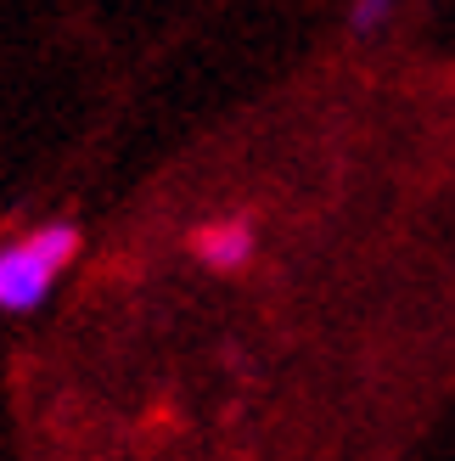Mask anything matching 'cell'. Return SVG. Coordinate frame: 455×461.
Instances as JSON below:
<instances>
[{"instance_id": "7a4b0ae2", "label": "cell", "mask_w": 455, "mask_h": 461, "mask_svg": "<svg viewBox=\"0 0 455 461\" xmlns=\"http://www.w3.org/2000/svg\"><path fill=\"white\" fill-rule=\"evenodd\" d=\"M197 259L209 270H242L254 259V225L247 220H219L197 230Z\"/></svg>"}, {"instance_id": "6da1fadb", "label": "cell", "mask_w": 455, "mask_h": 461, "mask_svg": "<svg viewBox=\"0 0 455 461\" xmlns=\"http://www.w3.org/2000/svg\"><path fill=\"white\" fill-rule=\"evenodd\" d=\"M74 248H79L74 225H40L22 242L0 248V310H12V315L40 310L45 293L57 287L62 265L74 259Z\"/></svg>"}, {"instance_id": "3957f363", "label": "cell", "mask_w": 455, "mask_h": 461, "mask_svg": "<svg viewBox=\"0 0 455 461\" xmlns=\"http://www.w3.org/2000/svg\"><path fill=\"white\" fill-rule=\"evenodd\" d=\"M388 12H394V6H382V0L371 6V0H366V6L349 12V29H360V34H366V29H382V23H388Z\"/></svg>"}]
</instances>
